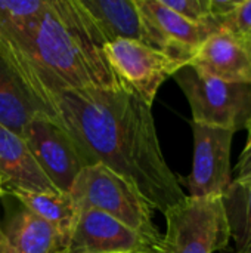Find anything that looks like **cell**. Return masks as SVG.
Returning a JSON list of instances; mask_svg holds the SVG:
<instances>
[{
  "label": "cell",
  "instance_id": "24",
  "mask_svg": "<svg viewBox=\"0 0 251 253\" xmlns=\"http://www.w3.org/2000/svg\"><path fill=\"white\" fill-rule=\"evenodd\" d=\"M3 196V191H1V185H0V197Z\"/></svg>",
  "mask_w": 251,
  "mask_h": 253
},
{
  "label": "cell",
  "instance_id": "1",
  "mask_svg": "<svg viewBox=\"0 0 251 253\" xmlns=\"http://www.w3.org/2000/svg\"><path fill=\"white\" fill-rule=\"evenodd\" d=\"M53 120L77 148L84 168L102 165L124 178L163 215L186 199L169 168L152 107L120 89H67L46 98Z\"/></svg>",
  "mask_w": 251,
  "mask_h": 253
},
{
  "label": "cell",
  "instance_id": "14",
  "mask_svg": "<svg viewBox=\"0 0 251 253\" xmlns=\"http://www.w3.org/2000/svg\"><path fill=\"white\" fill-rule=\"evenodd\" d=\"M101 39L141 40V18L135 0H80Z\"/></svg>",
  "mask_w": 251,
  "mask_h": 253
},
{
  "label": "cell",
  "instance_id": "9",
  "mask_svg": "<svg viewBox=\"0 0 251 253\" xmlns=\"http://www.w3.org/2000/svg\"><path fill=\"white\" fill-rule=\"evenodd\" d=\"M22 138L52 185L68 193L84 163L65 130L52 117L38 116L25 126Z\"/></svg>",
  "mask_w": 251,
  "mask_h": 253
},
{
  "label": "cell",
  "instance_id": "23",
  "mask_svg": "<svg viewBox=\"0 0 251 253\" xmlns=\"http://www.w3.org/2000/svg\"><path fill=\"white\" fill-rule=\"evenodd\" d=\"M243 42H244V44H246V47H247V50H249V53H250V56H251V37L250 39L243 40Z\"/></svg>",
  "mask_w": 251,
  "mask_h": 253
},
{
  "label": "cell",
  "instance_id": "10",
  "mask_svg": "<svg viewBox=\"0 0 251 253\" xmlns=\"http://www.w3.org/2000/svg\"><path fill=\"white\" fill-rule=\"evenodd\" d=\"M158 245L98 211H78L64 253H157Z\"/></svg>",
  "mask_w": 251,
  "mask_h": 253
},
{
  "label": "cell",
  "instance_id": "6",
  "mask_svg": "<svg viewBox=\"0 0 251 253\" xmlns=\"http://www.w3.org/2000/svg\"><path fill=\"white\" fill-rule=\"evenodd\" d=\"M105 58L118 86L152 107L158 89L185 67L141 40H115L104 46Z\"/></svg>",
  "mask_w": 251,
  "mask_h": 253
},
{
  "label": "cell",
  "instance_id": "8",
  "mask_svg": "<svg viewBox=\"0 0 251 253\" xmlns=\"http://www.w3.org/2000/svg\"><path fill=\"white\" fill-rule=\"evenodd\" d=\"M192 170L179 182L188 188V197H222L232 182L231 148L235 132L192 122Z\"/></svg>",
  "mask_w": 251,
  "mask_h": 253
},
{
  "label": "cell",
  "instance_id": "19",
  "mask_svg": "<svg viewBox=\"0 0 251 253\" xmlns=\"http://www.w3.org/2000/svg\"><path fill=\"white\" fill-rule=\"evenodd\" d=\"M219 30H223L240 40L251 37V0H237L232 10L217 21Z\"/></svg>",
  "mask_w": 251,
  "mask_h": 253
},
{
  "label": "cell",
  "instance_id": "13",
  "mask_svg": "<svg viewBox=\"0 0 251 253\" xmlns=\"http://www.w3.org/2000/svg\"><path fill=\"white\" fill-rule=\"evenodd\" d=\"M188 65L220 80L251 83V56L244 42L223 30L210 34Z\"/></svg>",
  "mask_w": 251,
  "mask_h": 253
},
{
  "label": "cell",
  "instance_id": "18",
  "mask_svg": "<svg viewBox=\"0 0 251 253\" xmlns=\"http://www.w3.org/2000/svg\"><path fill=\"white\" fill-rule=\"evenodd\" d=\"M44 4L46 0H0V42L22 36Z\"/></svg>",
  "mask_w": 251,
  "mask_h": 253
},
{
  "label": "cell",
  "instance_id": "11",
  "mask_svg": "<svg viewBox=\"0 0 251 253\" xmlns=\"http://www.w3.org/2000/svg\"><path fill=\"white\" fill-rule=\"evenodd\" d=\"M38 116L53 114L34 95L19 68L0 47V126L24 135L25 126Z\"/></svg>",
  "mask_w": 251,
  "mask_h": 253
},
{
  "label": "cell",
  "instance_id": "4",
  "mask_svg": "<svg viewBox=\"0 0 251 253\" xmlns=\"http://www.w3.org/2000/svg\"><path fill=\"white\" fill-rule=\"evenodd\" d=\"M186 96L192 122L238 132L251 127V83L226 82L191 65L173 76Z\"/></svg>",
  "mask_w": 251,
  "mask_h": 253
},
{
  "label": "cell",
  "instance_id": "3",
  "mask_svg": "<svg viewBox=\"0 0 251 253\" xmlns=\"http://www.w3.org/2000/svg\"><path fill=\"white\" fill-rule=\"evenodd\" d=\"M68 194L78 211H98L158 245L161 233L152 219L154 209L120 175L102 165L84 168Z\"/></svg>",
  "mask_w": 251,
  "mask_h": 253
},
{
  "label": "cell",
  "instance_id": "16",
  "mask_svg": "<svg viewBox=\"0 0 251 253\" xmlns=\"http://www.w3.org/2000/svg\"><path fill=\"white\" fill-rule=\"evenodd\" d=\"M10 196L15 197L24 209L53 227L68 245L78 215V209L68 193H12Z\"/></svg>",
  "mask_w": 251,
  "mask_h": 253
},
{
  "label": "cell",
  "instance_id": "12",
  "mask_svg": "<svg viewBox=\"0 0 251 253\" xmlns=\"http://www.w3.org/2000/svg\"><path fill=\"white\" fill-rule=\"evenodd\" d=\"M0 185L3 194L58 191L34 160L24 138L0 126Z\"/></svg>",
  "mask_w": 251,
  "mask_h": 253
},
{
  "label": "cell",
  "instance_id": "20",
  "mask_svg": "<svg viewBox=\"0 0 251 253\" xmlns=\"http://www.w3.org/2000/svg\"><path fill=\"white\" fill-rule=\"evenodd\" d=\"M167 7L186 18L191 22L201 25L217 27L212 15V0H161Z\"/></svg>",
  "mask_w": 251,
  "mask_h": 253
},
{
  "label": "cell",
  "instance_id": "7",
  "mask_svg": "<svg viewBox=\"0 0 251 253\" xmlns=\"http://www.w3.org/2000/svg\"><path fill=\"white\" fill-rule=\"evenodd\" d=\"M141 18V42L188 65L203 42L217 31L188 21L161 0H135Z\"/></svg>",
  "mask_w": 251,
  "mask_h": 253
},
{
  "label": "cell",
  "instance_id": "22",
  "mask_svg": "<svg viewBox=\"0 0 251 253\" xmlns=\"http://www.w3.org/2000/svg\"><path fill=\"white\" fill-rule=\"evenodd\" d=\"M0 253H13L10 246H9V243H7V239H6L4 233L1 231V228H0Z\"/></svg>",
  "mask_w": 251,
  "mask_h": 253
},
{
  "label": "cell",
  "instance_id": "17",
  "mask_svg": "<svg viewBox=\"0 0 251 253\" xmlns=\"http://www.w3.org/2000/svg\"><path fill=\"white\" fill-rule=\"evenodd\" d=\"M222 202L234 253H251V178L232 179Z\"/></svg>",
  "mask_w": 251,
  "mask_h": 253
},
{
  "label": "cell",
  "instance_id": "15",
  "mask_svg": "<svg viewBox=\"0 0 251 253\" xmlns=\"http://www.w3.org/2000/svg\"><path fill=\"white\" fill-rule=\"evenodd\" d=\"M3 233L13 253H64L67 249L61 234L27 209L19 211Z\"/></svg>",
  "mask_w": 251,
  "mask_h": 253
},
{
  "label": "cell",
  "instance_id": "21",
  "mask_svg": "<svg viewBox=\"0 0 251 253\" xmlns=\"http://www.w3.org/2000/svg\"><path fill=\"white\" fill-rule=\"evenodd\" d=\"M247 144L240 156L237 169H235V178L234 179H244V178H251V127L247 130Z\"/></svg>",
  "mask_w": 251,
  "mask_h": 253
},
{
  "label": "cell",
  "instance_id": "2",
  "mask_svg": "<svg viewBox=\"0 0 251 253\" xmlns=\"http://www.w3.org/2000/svg\"><path fill=\"white\" fill-rule=\"evenodd\" d=\"M104 46L80 0H46L22 36L0 42L44 105L58 90L120 89Z\"/></svg>",
  "mask_w": 251,
  "mask_h": 253
},
{
  "label": "cell",
  "instance_id": "5",
  "mask_svg": "<svg viewBox=\"0 0 251 253\" xmlns=\"http://www.w3.org/2000/svg\"><path fill=\"white\" fill-rule=\"evenodd\" d=\"M166 234L157 253H215L229 246L222 197H188L164 213Z\"/></svg>",
  "mask_w": 251,
  "mask_h": 253
}]
</instances>
